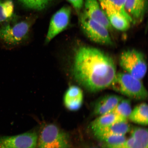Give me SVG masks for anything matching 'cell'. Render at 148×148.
Listing matches in <instances>:
<instances>
[{"mask_svg": "<svg viewBox=\"0 0 148 148\" xmlns=\"http://www.w3.org/2000/svg\"><path fill=\"white\" fill-rule=\"evenodd\" d=\"M126 139L125 136H113L103 138L101 141L106 145H116L122 143Z\"/></svg>", "mask_w": 148, "mask_h": 148, "instance_id": "22", "label": "cell"}, {"mask_svg": "<svg viewBox=\"0 0 148 148\" xmlns=\"http://www.w3.org/2000/svg\"><path fill=\"white\" fill-rule=\"evenodd\" d=\"M37 146L38 148L71 147L69 134L53 124H49L42 128Z\"/></svg>", "mask_w": 148, "mask_h": 148, "instance_id": "4", "label": "cell"}, {"mask_svg": "<svg viewBox=\"0 0 148 148\" xmlns=\"http://www.w3.org/2000/svg\"><path fill=\"white\" fill-rule=\"evenodd\" d=\"M128 119L138 124L147 125L148 123V107L143 103L137 105L131 111Z\"/></svg>", "mask_w": 148, "mask_h": 148, "instance_id": "17", "label": "cell"}, {"mask_svg": "<svg viewBox=\"0 0 148 148\" xmlns=\"http://www.w3.org/2000/svg\"><path fill=\"white\" fill-rule=\"evenodd\" d=\"M123 98L114 94H109L99 98L94 103L93 115L98 116L111 112Z\"/></svg>", "mask_w": 148, "mask_h": 148, "instance_id": "13", "label": "cell"}, {"mask_svg": "<svg viewBox=\"0 0 148 148\" xmlns=\"http://www.w3.org/2000/svg\"><path fill=\"white\" fill-rule=\"evenodd\" d=\"M130 136L122 143L116 145L102 143V148H148L147 129L139 127L131 128Z\"/></svg>", "mask_w": 148, "mask_h": 148, "instance_id": "9", "label": "cell"}, {"mask_svg": "<svg viewBox=\"0 0 148 148\" xmlns=\"http://www.w3.org/2000/svg\"><path fill=\"white\" fill-rule=\"evenodd\" d=\"M14 5L12 0H0V24L10 19L13 15Z\"/></svg>", "mask_w": 148, "mask_h": 148, "instance_id": "19", "label": "cell"}, {"mask_svg": "<svg viewBox=\"0 0 148 148\" xmlns=\"http://www.w3.org/2000/svg\"><path fill=\"white\" fill-rule=\"evenodd\" d=\"M119 64L123 70L130 75L140 79L147 71V64L143 53L135 49L127 50L121 53Z\"/></svg>", "mask_w": 148, "mask_h": 148, "instance_id": "5", "label": "cell"}, {"mask_svg": "<svg viewBox=\"0 0 148 148\" xmlns=\"http://www.w3.org/2000/svg\"><path fill=\"white\" fill-rule=\"evenodd\" d=\"M132 110L130 99L123 98L111 112L127 120Z\"/></svg>", "mask_w": 148, "mask_h": 148, "instance_id": "20", "label": "cell"}, {"mask_svg": "<svg viewBox=\"0 0 148 148\" xmlns=\"http://www.w3.org/2000/svg\"><path fill=\"white\" fill-rule=\"evenodd\" d=\"M125 1L126 0H99L100 4L110 5L124 16L131 23H133L132 20L127 14L125 10Z\"/></svg>", "mask_w": 148, "mask_h": 148, "instance_id": "21", "label": "cell"}, {"mask_svg": "<svg viewBox=\"0 0 148 148\" xmlns=\"http://www.w3.org/2000/svg\"><path fill=\"white\" fill-rule=\"evenodd\" d=\"M127 121L125 119L113 113L110 112L98 116L90 125V128L92 132L108 126L117 122Z\"/></svg>", "mask_w": 148, "mask_h": 148, "instance_id": "16", "label": "cell"}, {"mask_svg": "<svg viewBox=\"0 0 148 148\" xmlns=\"http://www.w3.org/2000/svg\"><path fill=\"white\" fill-rule=\"evenodd\" d=\"M38 140V135L33 132L2 137H0V148H36Z\"/></svg>", "mask_w": 148, "mask_h": 148, "instance_id": "8", "label": "cell"}, {"mask_svg": "<svg viewBox=\"0 0 148 148\" xmlns=\"http://www.w3.org/2000/svg\"><path fill=\"white\" fill-rule=\"evenodd\" d=\"M147 0H126L125 12L132 19L133 23L141 22L145 14Z\"/></svg>", "mask_w": 148, "mask_h": 148, "instance_id": "15", "label": "cell"}, {"mask_svg": "<svg viewBox=\"0 0 148 148\" xmlns=\"http://www.w3.org/2000/svg\"><path fill=\"white\" fill-rule=\"evenodd\" d=\"M77 12H80L84 4V0H67Z\"/></svg>", "mask_w": 148, "mask_h": 148, "instance_id": "23", "label": "cell"}, {"mask_svg": "<svg viewBox=\"0 0 148 148\" xmlns=\"http://www.w3.org/2000/svg\"><path fill=\"white\" fill-rule=\"evenodd\" d=\"M84 12L90 18L104 26L109 31L112 27L97 0H86Z\"/></svg>", "mask_w": 148, "mask_h": 148, "instance_id": "10", "label": "cell"}, {"mask_svg": "<svg viewBox=\"0 0 148 148\" xmlns=\"http://www.w3.org/2000/svg\"><path fill=\"white\" fill-rule=\"evenodd\" d=\"M131 127L127 121L117 122L108 127L92 132L94 136L99 140L113 136H125L130 132Z\"/></svg>", "mask_w": 148, "mask_h": 148, "instance_id": "12", "label": "cell"}, {"mask_svg": "<svg viewBox=\"0 0 148 148\" xmlns=\"http://www.w3.org/2000/svg\"><path fill=\"white\" fill-rule=\"evenodd\" d=\"M79 22L83 32L90 40L101 45H113L108 29L89 18L84 12L79 14Z\"/></svg>", "mask_w": 148, "mask_h": 148, "instance_id": "6", "label": "cell"}, {"mask_svg": "<svg viewBox=\"0 0 148 148\" xmlns=\"http://www.w3.org/2000/svg\"><path fill=\"white\" fill-rule=\"evenodd\" d=\"M100 4L112 27L121 31L129 29L131 22L126 18L110 5Z\"/></svg>", "mask_w": 148, "mask_h": 148, "instance_id": "11", "label": "cell"}, {"mask_svg": "<svg viewBox=\"0 0 148 148\" xmlns=\"http://www.w3.org/2000/svg\"><path fill=\"white\" fill-rule=\"evenodd\" d=\"M95 148V147H92V148Z\"/></svg>", "mask_w": 148, "mask_h": 148, "instance_id": "24", "label": "cell"}, {"mask_svg": "<svg viewBox=\"0 0 148 148\" xmlns=\"http://www.w3.org/2000/svg\"><path fill=\"white\" fill-rule=\"evenodd\" d=\"M84 95L82 90L78 86H71L66 90L64 97L65 106L68 110L77 111L82 107Z\"/></svg>", "mask_w": 148, "mask_h": 148, "instance_id": "14", "label": "cell"}, {"mask_svg": "<svg viewBox=\"0 0 148 148\" xmlns=\"http://www.w3.org/2000/svg\"><path fill=\"white\" fill-rule=\"evenodd\" d=\"M25 8L40 12L46 10L54 3L55 0H16Z\"/></svg>", "mask_w": 148, "mask_h": 148, "instance_id": "18", "label": "cell"}, {"mask_svg": "<svg viewBox=\"0 0 148 148\" xmlns=\"http://www.w3.org/2000/svg\"><path fill=\"white\" fill-rule=\"evenodd\" d=\"M71 8L65 5L53 15L50 21L45 42L49 43L55 37L69 26L71 18Z\"/></svg>", "mask_w": 148, "mask_h": 148, "instance_id": "7", "label": "cell"}, {"mask_svg": "<svg viewBox=\"0 0 148 148\" xmlns=\"http://www.w3.org/2000/svg\"><path fill=\"white\" fill-rule=\"evenodd\" d=\"M33 23V19L27 18L3 25L0 28V38L9 46L21 45L28 38Z\"/></svg>", "mask_w": 148, "mask_h": 148, "instance_id": "3", "label": "cell"}, {"mask_svg": "<svg viewBox=\"0 0 148 148\" xmlns=\"http://www.w3.org/2000/svg\"><path fill=\"white\" fill-rule=\"evenodd\" d=\"M72 73L79 85L89 92H97L110 86L116 68L112 57L104 52L82 46L75 53Z\"/></svg>", "mask_w": 148, "mask_h": 148, "instance_id": "1", "label": "cell"}, {"mask_svg": "<svg viewBox=\"0 0 148 148\" xmlns=\"http://www.w3.org/2000/svg\"><path fill=\"white\" fill-rule=\"evenodd\" d=\"M113 90L136 100L147 99L148 92L141 79L127 73H116L110 86Z\"/></svg>", "mask_w": 148, "mask_h": 148, "instance_id": "2", "label": "cell"}]
</instances>
